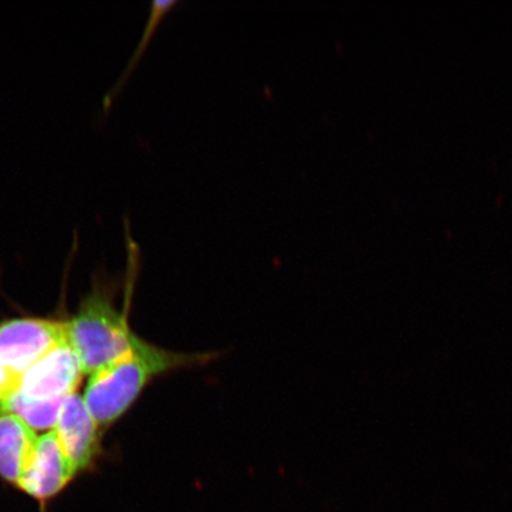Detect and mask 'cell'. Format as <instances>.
I'll list each match as a JSON object with an SVG mask.
<instances>
[{
  "label": "cell",
  "instance_id": "obj_1",
  "mask_svg": "<svg viewBox=\"0 0 512 512\" xmlns=\"http://www.w3.org/2000/svg\"><path fill=\"white\" fill-rule=\"evenodd\" d=\"M219 357L216 351L188 354L166 350L138 338L125 355L89 376L83 401L100 428L110 427L153 380L183 369L207 367Z\"/></svg>",
  "mask_w": 512,
  "mask_h": 512
},
{
  "label": "cell",
  "instance_id": "obj_2",
  "mask_svg": "<svg viewBox=\"0 0 512 512\" xmlns=\"http://www.w3.org/2000/svg\"><path fill=\"white\" fill-rule=\"evenodd\" d=\"M127 313L115 307L110 291L95 285L68 322V341L78 355L83 374L91 376L126 354L138 341Z\"/></svg>",
  "mask_w": 512,
  "mask_h": 512
},
{
  "label": "cell",
  "instance_id": "obj_3",
  "mask_svg": "<svg viewBox=\"0 0 512 512\" xmlns=\"http://www.w3.org/2000/svg\"><path fill=\"white\" fill-rule=\"evenodd\" d=\"M68 341V322L18 318L0 324V361L22 376L51 351Z\"/></svg>",
  "mask_w": 512,
  "mask_h": 512
},
{
  "label": "cell",
  "instance_id": "obj_4",
  "mask_svg": "<svg viewBox=\"0 0 512 512\" xmlns=\"http://www.w3.org/2000/svg\"><path fill=\"white\" fill-rule=\"evenodd\" d=\"M83 375L79 357L67 341L25 371L17 392L34 401H64L76 394Z\"/></svg>",
  "mask_w": 512,
  "mask_h": 512
},
{
  "label": "cell",
  "instance_id": "obj_5",
  "mask_svg": "<svg viewBox=\"0 0 512 512\" xmlns=\"http://www.w3.org/2000/svg\"><path fill=\"white\" fill-rule=\"evenodd\" d=\"M79 477V472L64 454L55 432L51 430L38 440L34 464L17 490L34 499L40 512H49L55 499Z\"/></svg>",
  "mask_w": 512,
  "mask_h": 512
},
{
  "label": "cell",
  "instance_id": "obj_6",
  "mask_svg": "<svg viewBox=\"0 0 512 512\" xmlns=\"http://www.w3.org/2000/svg\"><path fill=\"white\" fill-rule=\"evenodd\" d=\"M99 426L80 395L63 402L53 431L79 475L94 470L100 454Z\"/></svg>",
  "mask_w": 512,
  "mask_h": 512
},
{
  "label": "cell",
  "instance_id": "obj_7",
  "mask_svg": "<svg viewBox=\"0 0 512 512\" xmlns=\"http://www.w3.org/2000/svg\"><path fill=\"white\" fill-rule=\"evenodd\" d=\"M38 440L34 428L19 416L0 413V478L18 489L36 457Z\"/></svg>",
  "mask_w": 512,
  "mask_h": 512
},
{
  "label": "cell",
  "instance_id": "obj_8",
  "mask_svg": "<svg viewBox=\"0 0 512 512\" xmlns=\"http://www.w3.org/2000/svg\"><path fill=\"white\" fill-rule=\"evenodd\" d=\"M177 5H179L178 0H168V2H160V0H156V2L151 3L150 17L149 21H147L146 28L144 29L142 40H140L131 60L128 61L127 67L124 70V73L121 74L120 79L112 87L111 91L104 96L102 106H104L105 114L111 110L113 101L117 99L121 91H123V88L126 85L127 80L130 79L133 70L136 69L138 63L142 60L145 50L152 41V37L155 35L160 23L163 22L164 17L169 15Z\"/></svg>",
  "mask_w": 512,
  "mask_h": 512
},
{
  "label": "cell",
  "instance_id": "obj_9",
  "mask_svg": "<svg viewBox=\"0 0 512 512\" xmlns=\"http://www.w3.org/2000/svg\"><path fill=\"white\" fill-rule=\"evenodd\" d=\"M66 401V400H64ZM64 401H34L24 398L16 392L0 405V413H11L19 416L34 430H47L56 425Z\"/></svg>",
  "mask_w": 512,
  "mask_h": 512
},
{
  "label": "cell",
  "instance_id": "obj_10",
  "mask_svg": "<svg viewBox=\"0 0 512 512\" xmlns=\"http://www.w3.org/2000/svg\"><path fill=\"white\" fill-rule=\"evenodd\" d=\"M21 376L12 371L0 361V405L17 392Z\"/></svg>",
  "mask_w": 512,
  "mask_h": 512
}]
</instances>
